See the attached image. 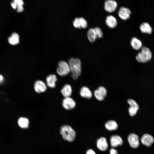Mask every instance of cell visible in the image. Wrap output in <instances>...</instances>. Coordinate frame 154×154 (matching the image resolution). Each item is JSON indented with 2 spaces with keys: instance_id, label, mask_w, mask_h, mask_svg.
I'll return each mask as SVG.
<instances>
[{
  "instance_id": "1",
  "label": "cell",
  "mask_w": 154,
  "mask_h": 154,
  "mask_svg": "<svg viewBox=\"0 0 154 154\" xmlns=\"http://www.w3.org/2000/svg\"><path fill=\"white\" fill-rule=\"evenodd\" d=\"M71 76L74 79H77L81 72V64L80 60L78 58H70L68 60Z\"/></svg>"
},
{
  "instance_id": "2",
  "label": "cell",
  "mask_w": 154,
  "mask_h": 154,
  "mask_svg": "<svg viewBox=\"0 0 154 154\" xmlns=\"http://www.w3.org/2000/svg\"><path fill=\"white\" fill-rule=\"evenodd\" d=\"M60 132L63 138L69 142L73 141L76 136V132L69 125L62 126L60 128Z\"/></svg>"
},
{
  "instance_id": "3",
  "label": "cell",
  "mask_w": 154,
  "mask_h": 154,
  "mask_svg": "<svg viewBox=\"0 0 154 154\" xmlns=\"http://www.w3.org/2000/svg\"><path fill=\"white\" fill-rule=\"evenodd\" d=\"M152 54L150 49L147 47L143 46L141 51L139 52L136 56L137 61L141 63H145L151 58Z\"/></svg>"
},
{
  "instance_id": "4",
  "label": "cell",
  "mask_w": 154,
  "mask_h": 154,
  "mask_svg": "<svg viewBox=\"0 0 154 154\" xmlns=\"http://www.w3.org/2000/svg\"><path fill=\"white\" fill-rule=\"evenodd\" d=\"M58 66L56 70L57 74L60 76H63L68 74L70 72L69 66L65 61H61L58 63Z\"/></svg>"
},
{
  "instance_id": "5",
  "label": "cell",
  "mask_w": 154,
  "mask_h": 154,
  "mask_svg": "<svg viewBox=\"0 0 154 154\" xmlns=\"http://www.w3.org/2000/svg\"><path fill=\"white\" fill-rule=\"evenodd\" d=\"M127 140L131 147L136 148L139 147V139L136 134L133 133L129 134L127 137Z\"/></svg>"
},
{
  "instance_id": "6",
  "label": "cell",
  "mask_w": 154,
  "mask_h": 154,
  "mask_svg": "<svg viewBox=\"0 0 154 154\" xmlns=\"http://www.w3.org/2000/svg\"><path fill=\"white\" fill-rule=\"evenodd\" d=\"M128 103L130 106L128 109L129 115L131 116L135 115L139 109V106L136 102L132 99H129L127 100Z\"/></svg>"
},
{
  "instance_id": "7",
  "label": "cell",
  "mask_w": 154,
  "mask_h": 154,
  "mask_svg": "<svg viewBox=\"0 0 154 154\" xmlns=\"http://www.w3.org/2000/svg\"><path fill=\"white\" fill-rule=\"evenodd\" d=\"M141 143L147 147H150L154 143V138L151 135L148 133L144 134L141 138Z\"/></svg>"
},
{
  "instance_id": "8",
  "label": "cell",
  "mask_w": 154,
  "mask_h": 154,
  "mask_svg": "<svg viewBox=\"0 0 154 154\" xmlns=\"http://www.w3.org/2000/svg\"><path fill=\"white\" fill-rule=\"evenodd\" d=\"M117 2L113 0H107L104 3L105 10L107 12L112 13L114 11L117 9Z\"/></svg>"
},
{
  "instance_id": "9",
  "label": "cell",
  "mask_w": 154,
  "mask_h": 154,
  "mask_svg": "<svg viewBox=\"0 0 154 154\" xmlns=\"http://www.w3.org/2000/svg\"><path fill=\"white\" fill-rule=\"evenodd\" d=\"M63 107L67 110H70L74 108L76 106V102L71 98H65L62 103Z\"/></svg>"
},
{
  "instance_id": "10",
  "label": "cell",
  "mask_w": 154,
  "mask_h": 154,
  "mask_svg": "<svg viewBox=\"0 0 154 154\" xmlns=\"http://www.w3.org/2000/svg\"><path fill=\"white\" fill-rule=\"evenodd\" d=\"M131 11L128 8L123 7H121L119 9L118 15L119 17L123 20L128 19L130 16Z\"/></svg>"
},
{
  "instance_id": "11",
  "label": "cell",
  "mask_w": 154,
  "mask_h": 154,
  "mask_svg": "<svg viewBox=\"0 0 154 154\" xmlns=\"http://www.w3.org/2000/svg\"><path fill=\"white\" fill-rule=\"evenodd\" d=\"M110 145L113 147L121 145L123 143V141L120 136L117 135H113L110 138Z\"/></svg>"
},
{
  "instance_id": "12",
  "label": "cell",
  "mask_w": 154,
  "mask_h": 154,
  "mask_svg": "<svg viewBox=\"0 0 154 154\" xmlns=\"http://www.w3.org/2000/svg\"><path fill=\"white\" fill-rule=\"evenodd\" d=\"M34 89L38 93L44 92L46 89V86L45 83L40 80L36 81L34 84Z\"/></svg>"
},
{
  "instance_id": "13",
  "label": "cell",
  "mask_w": 154,
  "mask_h": 154,
  "mask_svg": "<svg viewBox=\"0 0 154 154\" xmlns=\"http://www.w3.org/2000/svg\"><path fill=\"white\" fill-rule=\"evenodd\" d=\"M97 146L98 148L102 151H105L108 148V145L106 139L103 137H101L97 140Z\"/></svg>"
},
{
  "instance_id": "14",
  "label": "cell",
  "mask_w": 154,
  "mask_h": 154,
  "mask_svg": "<svg viewBox=\"0 0 154 154\" xmlns=\"http://www.w3.org/2000/svg\"><path fill=\"white\" fill-rule=\"evenodd\" d=\"M106 23L107 25L111 28L115 27L117 24V21L116 18L112 15L107 16L106 19Z\"/></svg>"
},
{
  "instance_id": "15",
  "label": "cell",
  "mask_w": 154,
  "mask_h": 154,
  "mask_svg": "<svg viewBox=\"0 0 154 154\" xmlns=\"http://www.w3.org/2000/svg\"><path fill=\"white\" fill-rule=\"evenodd\" d=\"M47 85L50 88H54L56 86V82L57 80L56 76L54 74L49 75L46 78Z\"/></svg>"
},
{
  "instance_id": "16",
  "label": "cell",
  "mask_w": 154,
  "mask_h": 154,
  "mask_svg": "<svg viewBox=\"0 0 154 154\" xmlns=\"http://www.w3.org/2000/svg\"><path fill=\"white\" fill-rule=\"evenodd\" d=\"M80 94L82 97L88 99L91 98L92 96L91 91L86 86H83L80 89Z\"/></svg>"
},
{
  "instance_id": "17",
  "label": "cell",
  "mask_w": 154,
  "mask_h": 154,
  "mask_svg": "<svg viewBox=\"0 0 154 154\" xmlns=\"http://www.w3.org/2000/svg\"><path fill=\"white\" fill-rule=\"evenodd\" d=\"M61 92L65 98L69 97L72 93L71 86L68 84L65 85L62 89Z\"/></svg>"
},
{
  "instance_id": "18",
  "label": "cell",
  "mask_w": 154,
  "mask_h": 154,
  "mask_svg": "<svg viewBox=\"0 0 154 154\" xmlns=\"http://www.w3.org/2000/svg\"><path fill=\"white\" fill-rule=\"evenodd\" d=\"M141 31L144 33L151 34L152 31V29L150 25L147 22H143L141 24L139 27Z\"/></svg>"
},
{
  "instance_id": "19",
  "label": "cell",
  "mask_w": 154,
  "mask_h": 154,
  "mask_svg": "<svg viewBox=\"0 0 154 154\" xmlns=\"http://www.w3.org/2000/svg\"><path fill=\"white\" fill-rule=\"evenodd\" d=\"M8 40L9 43L11 45L17 44L19 42V36L17 33H13L8 38Z\"/></svg>"
},
{
  "instance_id": "20",
  "label": "cell",
  "mask_w": 154,
  "mask_h": 154,
  "mask_svg": "<svg viewBox=\"0 0 154 154\" xmlns=\"http://www.w3.org/2000/svg\"><path fill=\"white\" fill-rule=\"evenodd\" d=\"M130 44L133 48L136 50H138L142 47V44L141 41L135 37L131 38Z\"/></svg>"
},
{
  "instance_id": "21",
  "label": "cell",
  "mask_w": 154,
  "mask_h": 154,
  "mask_svg": "<svg viewBox=\"0 0 154 154\" xmlns=\"http://www.w3.org/2000/svg\"><path fill=\"white\" fill-rule=\"evenodd\" d=\"M17 123L19 126L22 128L27 129L29 127V121L27 118L20 117L18 120Z\"/></svg>"
},
{
  "instance_id": "22",
  "label": "cell",
  "mask_w": 154,
  "mask_h": 154,
  "mask_svg": "<svg viewBox=\"0 0 154 154\" xmlns=\"http://www.w3.org/2000/svg\"><path fill=\"white\" fill-rule=\"evenodd\" d=\"M105 128L109 131L115 130L118 128L117 123L113 120H110L106 122L105 125Z\"/></svg>"
},
{
  "instance_id": "23",
  "label": "cell",
  "mask_w": 154,
  "mask_h": 154,
  "mask_svg": "<svg viewBox=\"0 0 154 154\" xmlns=\"http://www.w3.org/2000/svg\"><path fill=\"white\" fill-rule=\"evenodd\" d=\"M87 35L88 39L92 42L95 41L97 38L94 28H91L89 29L87 32Z\"/></svg>"
},
{
  "instance_id": "24",
  "label": "cell",
  "mask_w": 154,
  "mask_h": 154,
  "mask_svg": "<svg viewBox=\"0 0 154 154\" xmlns=\"http://www.w3.org/2000/svg\"><path fill=\"white\" fill-rule=\"evenodd\" d=\"M94 94L95 98L98 100L101 101L104 100V97L100 92L98 89L94 91Z\"/></svg>"
},
{
  "instance_id": "25",
  "label": "cell",
  "mask_w": 154,
  "mask_h": 154,
  "mask_svg": "<svg viewBox=\"0 0 154 154\" xmlns=\"http://www.w3.org/2000/svg\"><path fill=\"white\" fill-rule=\"evenodd\" d=\"M95 31L97 38H102L103 36V33L101 29L98 27L94 28Z\"/></svg>"
},
{
  "instance_id": "26",
  "label": "cell",
  "mask_w": 154,
  "mask_h": 154,
  "mask_svg": "<svg viewBox=\"0 0 154 154\" xmlns=\"http://www.w3.org/2000/svg\"><path fill=\"white\" fill-rule=\"evenodd\" d=\"M79 19L81 28L84 29L86 28L88 26V23L86 19L82 17H79Z\"/></svg>"
},
{
  "instance_id": "27",
  "label": "cell",
  "mask_w": 154,
  "mask_h": 154,
  "mask_svg": "<svg viewBox=\"0 0 154 154\" xmlns=\"http://www.w3.org/2000/svg\"><path fill=\"white\" fill-rule=\"evenodd\" d=\"M97 89L104 97L106 96L107 94V90L105 87L101 86L99 87Z\"/></svg>"
},
{
  "instance_id": "28",
  "label": "cell",
  "mask_w": 154,
  "mask_h": 154,
  "mask_svg": "<svg viewBox=\"0 0 154 154\" xmlns=\"http://www.w3.org/2000/svg\"><path fill=\"white\" fill-rule=\"evenodd\" d=\"M73 25L75 28L79 29L81 28L80 23L79 17H76L74 19L73 22Z\"/></svg>"
},
{
  "instance_id": "29",
  "label": "cell",
  "mask_w": 154,
  "mask_h": 154,
  "mask_svg": "<svg viewBox=\"0 0 154 154\" xmlns=\"http://www.w3.org/2000/svg\"><path fill=\"white\" fill-rule=\"evenodd\" d=\"M15 2L17 5H22L23 4V2L22 0H14L13 1Z\"/></svg>"
},
{
  "instance_id": "30",
  "label": "cell",
  "mask_w": 154,
  "mask_h": 154,
  "mask_svg": "<svg viewBox=\"0 0 154 154\" xmlns=\"http://www.w3.org/2000/svg\"><path fill=\"white\" fill-rule=\"evenodd\" d=\"M110 154H118V153L116 149L112 148L110 150Z\"/></svg>"
},
{
  "instance_id": "31",
  "label": "cell",
  "mask_w": 154,
  "mask_h": 154,
  "mask_svg": "<svg viewBox=\"0 0 154 154\" xmlns=\"http://www.w3.org/2000/svg\"><path fill=\"white\" fill-rule=\"evenodd\" d=\"M17 11L20 12H22L23 10V8L22 5H18L17 6Z\"/></svg>"
},
{
  "instance_id": "32",
  "label": "cell",
  "mask_w": 154,
  "mask_h": 154,
  "mask_svg": "<svg viewBox=\"0 0 154 154\" xmlns=\"http://www.w3.org/2000/svg\"><path fill=\"white\" fill-rule=\"evenodd\" d=\"M86 154H96L95 152L92 149H89L88 150Z\"/></svg>"
},
{
  "instance_id": "33",
  "label": "cell",
  "mask_w": 154,
  "mask_h": 154,
  "mask_svg": "<svg viewBox=\"0 0 154 154\" xmlns=\"http://www.w3.org/2000/svg\"><path fill=\"white\" fill-rule=\"evenodd\" d=\"M11 4L12 7L14 9H15L17 8V5L16 3L13 1L11 3Z\"/></svg>"
},
{
  "instance_id": "34",
  "label": "cell",
  "mask_w": 154,
  "mask_h": 154,
  "mask_svg": "<svg viewBox=\"0 0 154 154\" xmlns=\"http://www.w3.org/2000/svg\"><path fill=\"white\" fill-rule=\"evenodd\" d=\"M4 78L3 76L0 74V84H2L4 82Z\"/></svg>"
}]
</instances>
